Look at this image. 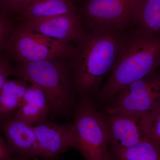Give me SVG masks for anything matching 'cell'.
<instances>
[{"label": "cell", "mask_w": 160, "mask_h": 160, "mask_svg": "<svg viewBox=\"0 0 160 160\" xmlns=\"http://www.w3.org/2000/svg\"><path fill=\"white\" fill-rule=\"evenodd\" d=\"M160 68V37L140 30L122 38L114 68L101 92L104 99H112L129 84Z\"/></svg>", "instance_id": "1"}, {"label": "cell", "mask_w": 160, "mask_h": 160, "mask_svg": "<svg viewBox=\"0 0 160 160\" xmlns=\"http://www.w3.org/2000/svg\"><path fill=\"white\" fill-rule=\"evenodd\" d=\"M122 37L116 32H88L75 48L72 56L74 81L80 93L95 90L117 60Z\"/></svg>", "instance_id": "2"}, {"label": "cell", "mask_w": 160, "mask_h": 160, "mask_svg": "<svg viewBox=\"0 0 160 160\" xmlns=\"http://www.w3.org/2000/svg\"><path fill=\"white\" fill-rule=\"evenodd\" d=\"M17 74L39 86L48 99L50 110L64 112L71 104V82L67 69L59 58L21 63Z\"/></svg>", "instance_id": "3"}, {"label": "cell", "mask_w": 160, "mask_h": 160, "mask_svg": "<svg viewBox=\"0 0 160 160\" xmlns=\"http://www.w3.org/2000/svg\"><path fill=\"white\" fill-rule=\"evenodd\" d=\"M75 148L86 160H112L110 139L106 116L92 103L84 101L77 106L72 124Z\"/></svg>", "instance_id": "4"}, {"label": "cell", "mask_w": 160, "mask_h": 160, "mask_svg": "<svg viewBox=\"0 0 160 160\" xmlns=\"http://www.w3.org/2000/svg\"><path fill=\"white\" fill-rule=\"evenodd\" d=\"M7 49L21 63L72 56L75 48L69 43L40 34L21 24L12 32Z\"/></svg>", "instance_id": "5"}, {"label": "cell", "mask_w": 160, "mask_h": 160, "mask_svg": "<svg viewBox=\"0 0 160 160\" xmlns=\"http://www.w3.org/2000/svg\"><path fill=\"white\" fill-rule=\"evenodd\" d=\"M112 99L106 109L108 115L149 114L160 106V70L129 84Z\"/></svg>", "instance_id": "6"}, {"label": "cell", "mask_w": 160, "mask_h": 160, "mask_svg": "<svg viewBox=\"0 0 160 160\" xmlns=\"http://www.w3.org/2000/svg\"><path fill=\"white\" fill-rule=\"evenodd\" d=\"M142 0H89L79 10L92 31L116 32L134 22Z\"/></svg>", "instance_id": "7"}, {"label": "cell", "mask_w": 160, "mask_h": 160, "mask_svg": "<svg viewBox=\"0 0 160 160\" xmlns=\"http://www.w3.org/2000/svg\"><path fill=\"white\" fill-rule=\"evenodd\" d=\"M80 15H62L40 18L23 19L22 24L32 31L60 42L79 43L87 30Z\"/></svg>", "instance_id": "8"}, {"label": "cell", "mask_w": 160, "mask_h": 160, "mask_svg": "<svg viewBox=\"0 0 160 160\" xmlns=\"http://www.w3.org/2000/svg\"><path fill=\"white\" fill-rule=\"evenodd\" d=\"M38 155L45 160L57 157L71 147H75L72 124H58L46 120L33 126Z\"/></svg>", "instance_id": "9"}, {"label": "cell", "mask_w": 160, "mask_h": 160, "mask_svg": "<svg viewBox=\"0 0 160 160\" xmlns=\"http://www.w3.org/2000/svg\"><path fill=\"white\" fill-rule=\"evenodd\" d=\"M106 117L111 150L132 146L147 137L144 117L126 114H107Z\"/></svg>", "instance_id": "10"}, {"label": "cell", "mask_w": 160, "mask_h": 160, "mask_svg": "<svg viewBox=\"0 0 160 160\" xmlns=\"http://www.w3.org/2000/svg\"><path fill=\"white\" fill-rule=\"evenodd\" d=\"M2 129L12 153L24 160H35L38 157L36 137L32 125L14 118L4 122Z\"/></svg>", "instance_id": "11"}, {"label": "cell", "mask_w": 160, "mask_h": 160, "mask_svg": "<svg viewBox=\"0 0 160 160\" xmlns=\"http://www.w3.org/2000/svg\"><path fill=\"white\" fill-rule=\"evenodd\" d=\"M49 101L42 89L34 84L29 85L14 118L31 125L46 120L50 112Z\"/></svg>", "instance_id": "12"}, {"label": "cell", "mask_w": 160, "mask_h": 160, "mask_svg": "<svg viewBox=\"0 0 160 160\" xmlns=\"http://www.w3.org/2000/svg\"><path fill=\"white\" fill-rule=\"evenodd\" d=\"M72 0H32L21 15L23 19L78 14Z\"/></svg>", "instance_id": "13"}, {"label": "cell", "mask_w": 160, "mask_h": 160, "mask_svg": "<svg viewBox=\"0 0 160 160\" xmlns=\"http://www.w3.org/2000/svg\"><path fill=\"white\" fill-rule=\"evenodd\" d=\"M28 86L27 82L22 78L6 81L0 91V118L17 110Z\"/></svg>", "instance_id": "14"}, {"label": "cell", "mask_w": 160, "mask_h": 160, "mask_svg": "<svg viewBox=\"0 0 160 160\" xmlns=\"http://www.w3.org/2000/svg\"><path fill=\"white\" fill-rule=\"evenodd\" d=\"M110 152L112 160H160V146L147 137L132 146Z\"/></svg>", "instance_id": "15"}, {"label": "cell", "mask_w": 160, "mask_h": 160, "mask_svg": "<svg viewBox=\"0 0 160 160\" xmlns=\"http://www.w3.org/2000/svg\"><path fill=\"white\" fill-rule=\"evenodd\" d=\"M134 22L140 30L152 33L160 32V0H142Z\"/></svg>", "instance_id": "16"}, {"label": "cell", "mask_w": 160, "mask_h": 160, "mask_svg": "<svg viewBox=\"0 0 160 160\" xmlns=\"http://www.w3.org/2000/svg\"><path fill=\"white\" fill-rule=\"evenodd\" d=\"M146 136L160 146V106L143 117Z\"/></svg>", "instance_id": "17"}, {"label": "cell", "mask_w": 160, "mask_h": 160, "mask_svg": "<svg viewBox=\"0 0 160 160\" xmlns=\"http://www.w3.org/2000/svg\"><path fill=\"white\" fill-rule=\"evenodd\" d=\"M32 0H0L3 11L21 15Z\"/></svg>", "instance_id": "18"}, {"label": "cell", "mask_w": 160, "mask_h": 160, "mask_svg": "<svg viewBox=\"0 0 160 160\" xmlns=\"http://www.w3.org/2000/svg\"><path fill=\"white\" fill-rule=\"evenodd\" d=\"M11 30L10 22L5 17L0 15V49L6 45Z\"/></svg>", "instance_id": "19"}, {"label": "cell", "mask_w": 160, "mask_h": 160, "mask_svg": "<svg viewBox=\"0 0 160 160\" xmlns=\"http://www.w3.org/2000/svg\"><path fill=\"white\" fill-rule=\"evenodd\" d=\"M10 65L6 60L0 58V91L11 74Z\"/></svg>", "instance_id": "20"}, {"label": "cell", "mask_w": 160, "mask_h": 160, "mask_svg": "<svg viewBox=\"0 0 160 160\" xmlns=\"http://www.w3.org/2000/svg\"><path fill=\"white\" fill-rule=\"evenodd\" d=\"M12 152L8 145L0 137V160H8L12 157Z\"/></svg>", "instance_id": "21"}, {"label": "cell", "mask_w": 160, "mask_h": 160, "mask_svg": "<svg viewBox=\"0 0 160 160\" xmlns=\"http://www.w3.org/2000/svg\"><path fill=\"white\" fill-rule=\"evenodd\" d=\"M8 160H24L22 158L19 157H12L11 158Z\"/></svg>", "instance_id": "22"}]
</instances>
